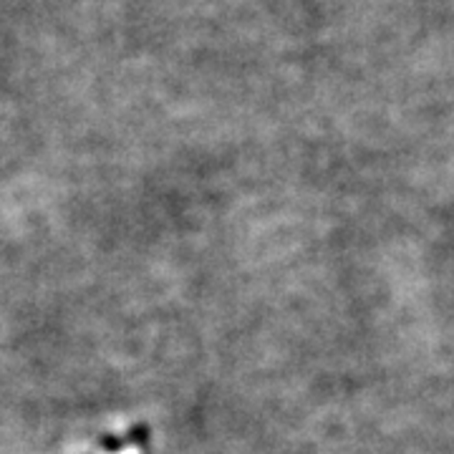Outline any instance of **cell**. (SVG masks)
I'll list each match as a JSON object with an SVG mask.
<instances>
[{
  "instance_id": "obj_1",
  "label": "cell",
  "mask_w": 454,
  "mask_h": 454,
  "mask_svg": "<svg viewBox=\"0 0 454 454\" xmlns=\"http://www.w3.org/2000/svg\"><path fill=\"white\" fill-rule=\"evenodd\" d=\"M116 454H142V450H139V447H127L124 452H116Z\"/></svg>"
}]
</instances>
